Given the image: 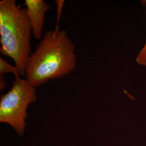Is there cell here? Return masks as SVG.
Returning <instances> with one entry per match:
<instances>
[{
	"instance_id": "cell-1",
	"label": "cell",
	"mask_w": 146,
	"mask_h": 146,
	"mask_svg": "<svg viewBox=\"0 0 146 146\" xmlns=\"http://www.w3.org/2000/svg\"><path fill=\"white\" fill-rule=\"evenodd\" d=\"M76 60L75 46L67 32L49 31L29 56L26 79L34 87H38L72 72Z\"/></svg>"
},
{
	"instance_id": "cell-2",
	"label": "cell",
	"mask_w": 146,
	"mask_h": 146,
	"mask_svg": "<svg viewBox=\"0 0 146 146\" xmlns=\"http://www.w3.org/2000/svg\"><path fill=\"white\" fill-rule=\"evenodd\" d=\"M33 34L26 9H22L15 0L0 2V52L11 58L20 76L25 75L31 52Z\"/></svg>"
},
{
	"instance_id": "cell-3",
	"label": "cell",
	"mask_w": 146,
	"mask_h": 146,
	"mask_svg": "<svg viewBox=\"0 0 146 146\" xmlns=\"http://www.w3.org/2000/svg\"><path fill=\"white\" fill-rule=\"evenodd\" d=\"M36 100L35 87L26 79L15 77L11 89L1 95L0 122L13 128L22 135L26 127L28 106Z\"/></svg>"
},
{
	"instance_id": "cell-4",
	"label": "cell",
	"mask_w": 146,
	"mask_h": 146,
	"mask_svg": "<svg viewBox=\"0 0 146 146\" xmlns=\"http://www.w3.org/2000/svg\"><path fill=\"white\" fill-rule=\"evenodd\" d=\"M27 13L32 27L33 35L37 40L42 38L46 14L51 7L43 0H25Z\"/></svg>"
},
{
	"instance_id": "cell-5",
	"label": "cell",
	"mask_w": 146,
	"mask_h": 146,
	"mask_svg": "<svg viewBox=\"0 0 146 146\" xmlns=\"http://www.w3.org/2000/svg\"><path fill=\"white\" fill-rule=\"evenodd\" d=\"M5 73H13L15 75V77L20 76L19 70L15 66H11L4 59L0 58V76H3Z\"/></svg>"
},
{
	"instance_id": "cell-6",
	"label": "cell",
	"mask_w": 146,
	"mask_h": 146,
	"mask_svg": "<svg viewBox=\"0 0 146 146\" xmlns=\"http://www.w3.org/2000/svg\"><path fill=\"white\" fill-rule=\"evenodd\" d=\"M145 5L146 7V1H145ZM136 61L139 64L143 66H146V42L144 46L141 48L140 51L138 53L136 58Z\"/></svg>"
},
{
	"instance_id": "cell-7",
	"label": "cell",
	"mask_w": 146,
	"mask_h": 146,
	"mask_svg": "<svg viewBox=\"0 0 146 146\" xmlns=\"http://www.w3.org/2000/svg\"><path fill=\"white\" fill-rule=\"evenodd\" d=\"M56 4L57 5V22H56V26L55 27V31H59V27H58V25H59V21L61 17V13H62V10L63 6L64 5V1H55Z\"/></svg>"
},
{
	"instance_id": "cell-8",
	"label": "cell",
	"mask_w": 146,
	"mask_h": 146,
	"mask_svg": "<svg viewBox=\"0 0 146 146\" xmlns=\"http://www.w3.org/2000/svg\"><path fill=\"white\" fill-rule=\"evenodd\" d=\"M7 85V82L3 76H0V89L1 90L3 89Z\"/></svg>"
}]
</instances>
